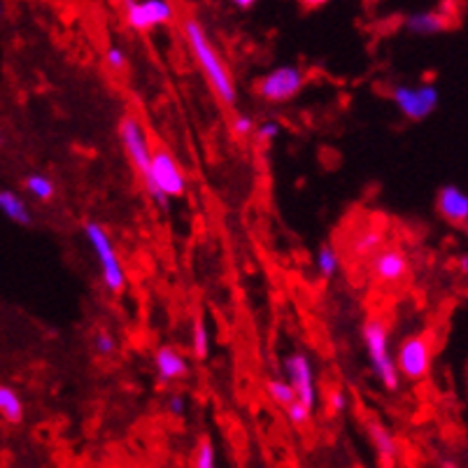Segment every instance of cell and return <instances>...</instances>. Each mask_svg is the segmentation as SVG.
Listing matches in <instances>:
<instances>
[{
  "instance_id": "obj_12",
  "label": "cell",
  "mask_w": 468,
  "mask_h": 468,
  "mask_svg": "<svg viewBox=\"0 0 468 468\" xmlns=\"http://www.w3.org/2000/svg\"><path fill=\"white\" fill-rule=\"evenodd\" d=\"M438 215L454 227H466L468 224V194L459 186L448 185L438 191L436 198Z\"/></svg>"
},
{
  "instance_id": "obj_33",
  "label": "cell",
  "mask_w": 468,
  "mask_h": 468,
  "mask_svg": "<svg viewBox=\"0 0 468 468\" xmlns=\"http://www.w3.org/2000/svg\"><path fill=\"white\" fill-rule=\"evenodd\" d=\"M459 271H462L463 275H468V254H463V257L459 259Z\"/></svg>"
},
{
  "instance_id": "obj_31",
  "label": "cell",
  "mask_w": 468,
  "mask_h": 468,
  "mask_svg": "<svg viewBox=\"0 0 468 468\" xmlns=\"http://www.w3.org/2000/svg\"><path fill=\"white\" fill-rule=\"evenodd\" d=\"M299 3L305 10H319V7H324L329 0H299Z\"/></svg>"
},
{
  "instance_id": "obj_13",
  "label": "cell",
  "mask_w": 468,
  "mask_h": 468,
  "mask_svg": "<svg viewBox=\"0 0 468 468\" xmlns=\"http://www.w3.org/2000/svg\"><path fill=\"white\" fill-rule=\"evenodd\" d=\"M154 368L156 378H159L164 385H168V382L186 378V373H189V361H186V356L182 355L180 350L170 347V345H164V347H159L154 355Z\"/></svg>"
},
{
  "instance_id": "obj_5",
  "label": "cell",
  "mask_w": 468,
  "mask_h": 468,
  "mask_svg": "<svg viewBox=\"0 0 468 468\" xmlns=\"http://www.w3.org/2000/svg\"><path fill=\"white\" fill-rule=\"evenodd\" d=\"M308 84V75L299 66H280L254 82V93L263 103L284 105L299 96Z\"/></svg>"
},
{
  "instance_id": "obj_27",
  "label": "cell",
  "mask_w": 468,
  "mask_h": 468,
  "mask_svg": "<svg viewBox=\"0 0 468 468\" xmlns=\"http://www.w3.org/2000/svg\"><path fill=\"white\" fill-rule=\"evenodd\" d=\"M254 119L250 117V114H242V112H236L231 117V133L236 135V138H250V135L254 133Z\"/></svg>"
},
{
  "instance_id": "obj_22",
  "label": "cell",
  "mask_w": 468,
  "mask_h": 468,
  "mask_svg": "<svg viewBox=\"0 0 468 468\" xmlns=\"http://www.w3.org/2000/svg\"><path fill=\"white\" fill-rule=\"evenodd\" d=\"M191 347H194L196 359H207V352H210V335H207V326L203 322V317L194 319V326H191Z\"/></svg>"
},
{
  "instance_id": "obj_20",
  "label": "cell",
  "mask_w": 468,
  "mask_h": 468,
  "mask_svg": "<svg viewBox=\"0 0 468 468\" xmlns=\"http://www.w3.org/2000/svg\"><path fill=\"white\" fill-rule=\"evenodd\" d=\"M27 191L28 196H33L36 201L47 203L52 201L54 194H57V186L47 176H40V173H33V176L27 177Z\"/></svg>"
},
{
  "instance_id": "obj_23",
  "label": "cell",
  "mask_w": 468,
  "mask_h": 468,
  "mask_svg": "<svg viewBox=\"0 0 468 468\" xmlns=\"http://www.w3.org/2000/svg\"><path fill=\"white\" fill-rule=\"evenodd\" d=\"M324 408L331 417H338L347 410V394L340 385H334L324 394Z\"/></svg>"
},
{
  "instance_id": "obj_19",
  "label": "cell",
  "mask_w": 468,
  "mask_h": 468,
  "mask_svg": "<svg viewBox=\"0 0 468 468\" xmlns=\"http://www.w3.org/2000/svg\"><path fill=\"white\" fill-rule=\"evenodd\" d=\"M266 394H268V399H271V401L280 408H289L293 401H296V399H299L296 397V389H293V385L289 382V378L287 380H268Z\"/></svg>"
},
{
  "instance_id": "obj_26",
  "label": "cell",
  "mask_w": 468,
  "mask_h": 468,
  "mask_svg": "<svg viewBox=\"0 0 468 468\" xmlns=\"http://www.w3.org/2000/svg\"><path fill=\"white\" fill-rule=\"evenodd\" d=\"M93 352H96L98 356H112L114 352H117V340H114L112 334H108V331H98L96 335H93Z\"/></svg>"
},
{
  "instance_id": "obj_15",
  "label": "cell",
  "mask_w": 468,
  "mask_h": 468,
  "mask_svg": "<svg viewBox=\"0 0 468 468\" xmlns=\"http://www.w3.org/2000/svg\"><path fill=\"white\" fill-rule=\"evenodd\" d=\"M385 248V233L380 229L366 227L361 231L352 233V238L347 240V257L355 259H371L373 254H378Z\"/></svg>"
},
{
  "instance_id": "obj_34",
  "label": "cell",
  "mask_w": 468,
  "mask_h": 468,
  "mask_svg": "<svg viewBox=\"0 0 468 468\" xmlns=\"http://www.w3.org/2000/svg\"><path fill=\"white\" fill-rule=\"evenodd\" d=\"M463 385H466V394H468V366H466V373H463Z\"/></svg>"
},
{
  "instance_id": "obj_16",
  "label": "cell",
  "mask_w": 468,
  "mask_h": 468,
  "mask_svg": "<svg viewBox=\"0 0 468 468\" xmlns=\"http://www.w3.org/2000/svg\"><path fill=\"white\" fill-rule=\"evenodd\" d=\"M450 27H452V19L445 12H417L406 19V31L415 36H438Z\"/></svg>"
},
{
  "instance_id": "obj_21",
  "label": "cell",
  "mask_w": 468,
  "mask_h": 468,
  "mask_svg": "<svg viewBox=\"0 0 468 468\" xmlns=\"http://www.w3.org/2000/svg\"><path fill=\"white\" fill-rule=\"evenodd\" d=\"M314 266H317V273L322 275V278H326V280L334 278L340 268L338 252H335L331 245H322L317 252V257H314Z\"/></svg>"
},
{
  "instance_id": "obj_3",
  "label": "cell",
  "mask_w": 468,
  "mask_h": 468,
  "mask_svg": "<svg viewBox=\"0 0 468 468\" xmlns=\"http://www.w3.org/2000/svg\"><path fill=\"white\" fill-rule=\"evenodd\" d=\"M361 338H364L366 352H368L373 376L380 380V385L387 391H397L399 385H401V371H399L397 356H391L389 326H387L385 319H366L364 329H361Z\"/></svg>"
},
{
  "instance_id": "obj_14",
  "label": "cell",
  "mask_w": 468,
  "mask_h": 468,
  "mask_svg": "<svg viewBox=\"0 0 468 468\" xmlns=\"http://www.w3.org/2000/svg\"><path fill=\"white\" fill-rule=\"evenodd\" d=\"M366 431H368V438H371V445L378 454V462L382 466H394L399 457V441L397 436L385 427V424L376 422V420H368L366 422Z\"/></svg>"
},
{
  "instance_id": "obj_30",
  "label": "cell",
  "mask_w": 468,
  "mask_h": 468,
  "mask_svg": "<svg viewBox=\"0 0 468 468\" xmlns=\"http://www.w3.org/2000/svg\"><path fill=\"white\" fill-rule=\"evenodd\" d=\"M280 135V124H275V122H263L261 126H257V138L261 140V143H271V140H275Z\"/></svg>"
},
{
  "instance_id": "obj_24",
  "label": "cell",
  "mask_w": 468,
  "mask_h": 468,
  "mask_svg": "<svg viewBox=\"0 0 468 468\" xmlns=\"http://www.w3.org/2000/svg\"><path fill=\"white\" fill-rule=\"evenodd\" d=\"M217 452H215V445H212L210 438H201L198 445L194 450V466L196 468H212L217 463Z\"/></svg>"
},
{
  "instance_id": "obj_9",
  "label": "cell",
  "mask_w": 468,
  "mask_h": 468,
  "mask_svg": "<svg viewBox=\"0 0 468 468\" xmlns=\"http://www.w3.org/2000/svg\"><path fill=\"white\" fill-rule=\"evenodd\" d=\"M389 96L391 103L399 108V112L410 119V122L427 119L438 108V101H441V93L431 82H420L417 87L399 84V87L391 89Z\"/></svg>"
},
{
  "instance_id": "obj_2",
  "label": "cell",
  "mask_w": 468,
  "mask_h": 468,
  "mask_svg": "<svg viewBox=\"0 0 468 468\" xmlns=\"http://www.w3.org/2000/svg\"><path fill=\"white\" fill-rule=\"evenodd\" d=\"M152 201L168 210L173 198H182L186 194V176L182 165L177 164L176 154L164 143H154V156H152V170L147 180L143 182Z\"/></svg>"
},
{
  "instance_id": "obj_8",
  "label": "cell",
  "mask_w": 468,
  "mask_h": 468,
  "mask_svg": "<svg viewBox=\"0 0 468 468\" xmlns=\"http://www.w3.org/2000/svg\"><path fill=\"white\" fill-rule=\"evenodd\" d=\"M176 16L177 10L173 0H124V21L138 33L176 24Z\"/></svg>"
},
{
  "instance_id": "obj_11",
  "label": "cell",
  "mask_w": 468,
  "mask_h": 468,
  "mask_svg": "<svg viewBox=\"0 0 468 468\" xmlns=\"http://www.w3.org/2000/svg\"><path fill=\"white\" fill-rule=\"evenodd\" d=\"M284 368H287V378L293 389H296L299 401H303L305 406L314 410V406H317V387H314L313 364H310L308 356L303 352H293L284 361Z\"/></svg>"
},
{
  "instance_id": "obj_32",
  "label": "cell",
  "mask_w": 468,
  "mask_h": 468,
  "mask_svg": "<svg viewBox=\"0 0 468 468\" xmlns=\"http://www.w3.org/2000/svg\"><path fill=\"white\" fill-rule=\"evenodd\" d=\"M231 3H233V5L240 7V10H250V7H252L257 0H231Z\"/></svg>"
},
{
  "instance_id": "obj_35",
  "label": "cell",
  "mask_w": 468,
  "mask_h": 468,
  "mask_svg": "<svg viewBox=\"0 0 468 468\" xmlns=\"http://www.w3.org/2000/svg\"><path fill=\"white\" fill-rule=\"evenodd\" d=\"M466 227H468V224H466Z\"/></svg>"
},
{
  "instance_id": "obj_10",
  "label": "cell",
  "mask_w": 468,
  "mask_h": 468,
  "mask_svg": "<svg viewBox=\"0 0 468 468\" xmlns=\"http://www.w3.org/2000/svg\"><path fill=\"white\" fill-rule=\"evenodd\" d=\"M410 273V259L397 245H385L371 257V275L380 284H399Z\"/></svg>"
},
{
  "instance_id": "obj_18",
  "label": "cell",
  "mask_w": 468,
  "mask_h": 468,
  "mask_svg": "<svg viewBox=\"0 0 468 468\" xmlns=\"http://www.w3.org/2000/svg\"><path fill=\"white\" fill-rule=\"evenodd\" d=\"M0 412L5 417V422L21 424L24 422V403L21 397L12 387H0Z\"/></svg>"
},
{
  "instance_id": "obj_17",
  "label": "cell",
  "mask_w": 468,
  "mask_h": 468,
  "mask_svg": "<svg viewBox=\"0 0 468 468\" xmlns=\"http://www.w3.org/2000/svg\"><path fill=\"white\" fill-rule=\"evenodd\" d=\"M0 210L15 224H21V227H28L31 224V212H28V206L24 203L21 196H16L15 191H0Z\"/></svg>"
},
{
  "instance_id": "obj_4",
  "label": "cell",
  "mask_w": 468,
  "mask_h": 468,
  "mask_svg": "<svg viewBox=\"0 0 468 468\" xmlns=\"http://www.w3.org/2000/svg\"><path fill=\"white\" fill-rule=\"evenodd\" d=\"M84 236H87L89 245L96 252L98 263H101V275H103V284L108 292L122 293L126 287V273L124 266L119 261L117 248H114L112 238L101 227L98 221H87L84 224Z\"/></svg>"
},
{
  "instance_id": "obj_28",
  "label": "cell",
  "mask_w": 468,
  "mask_h": 468,
  "mask_svg": "<svg viewBox=\"0 0 468 468\" xmlns=\"http://www.w3.org/2000/svg\"><path fill=\"white\" fill-rule=\"evenodd\" d=\"M105 66L110 68L112 72H124L129 68V57L122 47H108V52H105Z\"/></svg>"
},
{
  "instance_id": "obj_29",
  "label": "cell",
  "mask_w": 468,
  "mask_h": 468,
  "mask_svg": "<svg viewBox=\"0 0 468 468\" xmlns=\"http://www.w3.org/2000/svg\"><path fill=\"white\" fill-rule=\"evenodd\" d=\"M165 410H168L170 417H185L186 412V399L182 394H173L165 403Z\"/></svg>"
},
{
  "instance_id": "obj_1",
  "label": "cell",
  "mask_w": 468,
  "mask_h": 468,
  "mask_svg": "<svg viewBox=\"0 0 468 468\" xmlns=\"http://www.w3.org/2000/svg\"><path fill=\"white\" fill-rule=\"evenodd\" d=\"M173 3H176L177 10L176 24L180 28L182 40H185L186 49L194 57L198 70L203 72V78H206L212 96H215V101L221 108H233L238 103V84L227 58L221 57L219 47L207 36L206 27L196 16L194 7L186 0H173Z\"/></svg>"
},
{
  "instance_id": "obj_7",
  "label": "cell",
  "mask_w": 468,
  "mask_h": 468,
  "mask_svg": "<svg viewBox=\"0 0 468 468\" xmlns=\"http://www.w3.org/2000/svg\"><path fill=\"white\" fill-rule=\"evenodd\" d=\"M433 352H436V343H433L431 334L408 335L399 345L397 352V364L401 376L410 382L427 380L433 366Z\"/></svg>"
},
{
  "instance_id": "obj_25",
  "label": "cell",
  "mask_w": 468,
  "mask_h": 468,
  "mask_svg": "<svg viewBox=\"0 0 468 468\" xmlns=\"http://www.w3.org/2000/svg\"><path fill=\"white\" fill-rule=\"evenodd\" d=\"M284 412H287V420L293 429H305L310 424V417H313V408H308L299 399L289 408H284Z\"/></svg>"
},
{
  "instance_id": "obj_6",
  "label": "cell",
  "mask_w": 468,
  "mask_h": 468,
  "mask_svg": "<svg viewBox=\"0 0 468 468\" xmlns=\"http://www.w3.org/2000/svg\"><path fill=\"white\" fill-rule=\"evenodd\" d=\"M119 140L124 147L126 159L131 161L133 170L140 176V180H147L152 170V156H154V143L147 135V129L143 126L140 117L135 114H124L119 122Z\"/></svg>"
}]
</instances>
